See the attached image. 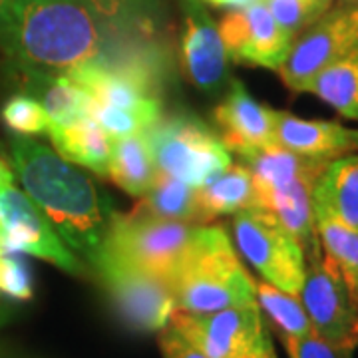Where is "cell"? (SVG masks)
<instances>
[{"mask_svg":"<svg viewBox=\"0 0 358 358\" xmlns=\"http://www.w3.org/2000/svg\"><path fill=\"white\" fill-rule=\"evenodd\" d=\"M10 148L26 195L62 241L94 265L115 217L110 195L84 169L38 141L14 136Z\"/></svg>","mask_w":358,"mask_h":358,"instance_id":"6da1fadb","label":"cell"},{"mask_svg":"<svg viewBox=\"0 0 358 358\" xmlns=\"http://www.w3.org/2000/svg\"><path fill=\"white\" fill-rule=\"evenodd\" d=\"M2 46L26 72L62 76L98 62L106 34L84 0H14Z\"/></svg>","mask_w":358,"mask_h":358,"instance_id":"7a4b0ae2","label":"cell"},{"mask_svg":"<svg viewBox=\"0 0 358 358\" xmlns=\"http://www.w3.org/2000/svg\"><path fill=\"white\" fill-rule=\"evenodd\" d=\"M171 289L178 310L192 315L257 303L255 281L221 225H197Z\"/></svg>","mask_w":358,"mask_h":358,"instance_id":"3957f363","label":"cell"},{"mask_svg":"<svg viewBox=\"0 0 358 358\" xmlns=\"http://www.w3.org/2000/svg\"><path fill=\"white\" fill-rule=\"evenodd\" d=\"M241 159L253 176L255 207L279 219L307 255L319 243L313 189L329 162L294 154L281 143H271Z\"/></svg>","mask_w":358,"mask_h":358,"instance_id":"277c9868","label":"cell"},{"mask_svg":"<svg viewBox=\"0 0 358 358\" xmlns=\"http://www.w3.org/2000/svg\"><path fill=\"white\" fill-rule=\"evenodd\" d=\"M148 134L157 167L192 187L211 183L231 166L227 145L195 115L162 117Z\"/></svg>","mask_w":358,"mask_h":358,"instance_id":"5b68a950","label":"cell"},{"mask_svg":"<svg viewBox=\"0 0 358 358\" xmlns=\"http://www.w3.org/2000/svg\"><path fill=\"white\" fill-rule=\"evenodd\" d=\"M197 225L171 219L115 213L102 251L171 282Z\"/></svg>","mask_w":358,"mask_h":358,"instance_id":"8992f818","label":"cell"},{"mask_svg":"<svg viewBox=\"0 0 358 358\" xmlns=\"http://www.w3.org/2000/svg\"><path fill=\"white\" fill-rule=\"evenodd\" d=\"M233 237L241 255L265 282L291 294L301 293L307 273L305 249L273 213L259 207L237 211Z\"/></svg>","mask_w":358,"mask_h":358,"instance_id":"52a82bcc","label":"cell"},{"mask_svg":"<svg viewBox=\"0 0 358 358\" xmlns=\"http://www.w3.org/2000/svg\"><path fill=\"white\" fill-rule=\"evenodd\" d=\"M169 327L207 358H277L259 303L207 315L176 310Z\"/></svg>","mask_w":358,"mask_h":358,"instance_id":"ba28073f","label":"cell"},{"mask_svg":"<svg viewBox=\"0 0 358 358\" xmlns=\"http://www.w3.org/2000/svg\"><path fill=\"white\" fill-rule=\"evenodd\" d=\"M299 299L315 333L334 345L357 348L358 307L341 268L322 251L320 241L307 253V273Z\"/></svg>","mask_w":358,"mask_h":358,"instance_id":"9c48e42d","label":"cell"},{"mask_svg":"<svg viewBox=\"0 0 358 358\" xmlns=\"http://www.w3.org/2000/svg\"><path fill=\"white\" fill-rule=\"evenodd\" d=\"M355 50H358V2H343L294 40L289 58L279 68L282 84L303 94L324 68Z\"/></svg>","mask_w":358,"mask_h":358,"instance_id":"30bf717a","label":"cell"},{"mask_svg":"<svg viewBox=\"0 0 358 358\" xmlns=\"http://www.w3.org/2000/svg\"><path fill=\"white\" fill-rule=\"evenodd\" d=\"M94 267L120 315L138 331H164L178 310L171 282L100 253Z\"/></svg>","mask_w":358,"mask_h":358,"instance_id":"8fae6325","label":"cell"},{"mask_svg":"<svg viewBox=\"0 0 358 358\" xmlns=\"http://www.w3.org/2000/svg\"><path fill=\"white\" fill-rule=\"evenodd\" d=\"M0 251L38 257L72 275L84 273L38 205L14 185L0 193Z\"/></svg>","mask_w":358,"mask_h":358,"instance_id":"7c38bea8","label":"cell"},{"mask_svg":"<svg viewBox=\"0 0 358 358\" xmlns=\"http://www.w3.org/2000/svg\"><path fill=\"white\" fill-rule=\"evenodd\" d=\"M227 56L239 64L277 70L289 58L294 40L277 24L265 2L231 8L217 24Z\"/></svg>","mask_w":358,"mask_h":358,"instance_id":"4fadbf2b","label":"cell"},{"mask_svg":"<svg viewBox=\"0 0 358 358\" xmlns=\"http://www.w3.org/2000/svg\"><path fill=\"white\" fill-rule=\"evenodd\" d=\"M227 50L217 24L199 0H185L181 70L193 88L215 94L227 82Z\"/></svg>","mask_w":358,"mask_h":358,"instance_id":"5bb4252c","label":"cell"},{"mask_svg":"<svg viewBox=\"0 0 358 358\" xmlns=\"http://www.w3.org/2000/svg\"><path fill=\"white\" fill-rule=\"evenodd\" d=\"M277 110L257 102L239 80H231L229 92L221 100L213 117L219 128V138L227 150L239 157L277 143Z\"/></svg>","mask_w":358,"mask_h":358,"instance_id":"9a60e30c","label":"cell"},{"mask_svg":"<svg viewBox=\"0 0 358 358\" xmlns=\"http://www.w3.org/2000/svg\"><path fill=\"white\" fill-rule=\"evenodd\" d=\"M275 138L294 154L322 162L358 152V128H348L341 122L305 120L287 112L277 114Z\"/></svg>","mask_w":358,"mask_h":358,"instance_id":"2e32d148","label":"cell"},{"mask_svg":"<svg viewBox=\"0 0 358 358\" xmlns=\"http://www.w3.org/2000/svg\"><path fill=\"white\" fill-rule=\"evenodd\" d=\"M313 207L358 229V154L329 162L313 189Z\"/></svg>","mask_w":358,"mask_h":358,"instance_id":"e0dca14e","label":"cell"},{"mask_svg":"<svg viewBox=\"0 0 358 358\" xmlns=\"http://www.w3.org/2000/svg\"><path fill=\"white\" fill-rule=\"evenodd\" d=\"M54 152L66 162L80 167H88L98 176H108L114 138L103 131L96 122L86 120L74 126H52L48 128Z\"/></svg>","mask_w":358,"mask_h":358,"instance_id":"ac0fdd59","label":"cell"},{"mask_svg":"<svg viewBox=\"0 0 358 358\" xmlns=\"http://www.w3.org/2000/svg\"><path fill=\"white\" fill-rule=\"evenodd\" d=\"M159 167L155 164L154 148L148 131L114 138L108 178L124 192L141 197L154 183Z\"/></svg>","mask_w":358,"mask_h":358,"instance_id":"d6986e66","label":"cell"},{"mask_svg":"<svg viewBox=\"0 0 358 358\" xmlns=\"http://www.w3.org/2000/svg\"><path fill=\"white\" fill-rule=\"evenodd\" d=\"M197 189L199 187H192L159 169L152 187L141 195L138 205L129 213L201 225Z\"/></svg>","mask_w":358,"mask_h":358,"instance_id":"ffe728a7","label":"cell"},{"mask_svg":"<svg viewBox=\"0 0 358 358\" xmlns=\"http://www.w3.org/2000/svg\"><path fill=\"white\" fill-rule=\"evenodd\" d=\"M201 225L219 217L235 215L249 207H255L253 176L245 164L229 166L217 179L197 189Z\"/></svg>","mask_w":358,"mask_h":358,"instance_id":"44dd1931","label":"cell"},{"mask_svg":"<svg viewBox=\"0 0 358 358\" xmlns=\"http://www.w3.org/2000/svg\"><path fill=\"white\" fill-rule=\"evenodd\" d=\"M32 76V90L40 96L38 102L48 112L52 126H74L80 122L90 120V98L84 90L74 84L68 76H46L34 74Z\"/></svg>","mask_w":358,"mask_h":358,"instance_id":"7402d4cb","label":"cell"},{"mask_svg":"<svg viewBox=\"0 0 358 358\" xmlns=\"http://www.w3.org/2000/svg\"><path fill=\"white\" fill-rule=\"evenodd\" d=\"M315 209V225L320 247L336 263L350 296L358 307V229L346 225L324 209Z\"/></svg>","mask_w":358,"mask_h":358,"instance_id":"603a6c76","label":"cell"},{"mask_svg":"<svg viewBox=\"0 0 358 358\" xmlns=\"http://www.w3.org/2000/svg\"><path fill=\"white\" fill-rule=\"evenodd\" d=\"M348 120L358 122V50L324 68L307 88Z\"/></svg>","mask_w":358,"mask_h":358,"instance_id":"cb8c5ba5","label":"cell"},{"mask_svg":"<svg viewBox=\"0 0 358 358\" xmlns=\"http://www.w3.org/2000/svg\"><path fill=\"white\" fill-rule=\"evenodd\" d=\"M102 24L128 36L152 34L159 14V0H84Z\"/></svg>","mask_w":358,"mask_h":358,"instance_id":"d4e9b609","label":"cell"},{"mask_svg":"<svg viewBox=\"0 0 358 358\" xmlns=\"http://www.w3.org/2000/svg\"><path fill=\"white\" fill-rule=\"evenodd\" d=\"M259 308L275 324L281 336H305L313 333V324L307 317L299 294L281 291L268 282H255Z\"/></svg>","mask_w":358,"mask_h":358,"instance_id":"484cf974","label":"cell"},{"mask_svg":"<svg viewBox=\"0 0 358 358\" xmlns=\"http://www.w3.org/2000/svg\"><path fill=\"white\" fill-rule=\"evenodd\" d=\"M282 30L296 40L308 26L331 10L333 0H263Z\"/></svg>","mask_w":358,"mask_h":358,"instance_id":"4316f807","label":"cell"},{"mask_svg":"<svg viewBox=\"0 0 358 358\" xmlns=\"http://www.w3.org/2000/svg\"><path fill=\"white\" fill-rule=\"evenodd\" d=\"M2 120L6 128L16 136H38V134H48L50 128V117L44 106L38 102V98L32 96H13L2 108Z\"/></svg>","mask_w":358,"mask_h":358,"instance_id":"83f0119b","label":"cell"},{"mask_svg":"<svg viewBox=\"0 0 358 358\" xmlns=\"http://www.w3.org/2000/svg\"><path fill=\"white\" fill-rule=\"evenodd\" d=\"M282 346L289 358H352V348L329 343L319 334L308 333L305 336H281Z\"/></svg>","mask_w":358,"mask_h":358,"instance_id":"f1b7e54d","label":"cell"},{"mask_svg":"<svg viewBox=\"0 0 358 358\" xmlns=\"http://www.w3.org/2000/svg\"><path fill=\"white\" fill-rule=\"evenodd\" d=\"M0 293L20 301L32 296V275L18 253L0 251Z\"/></svg>","mask_w":358,"mask_h":358,"instance_id":"f546056e","label":"cell"},{"mask_svg":"<svg viewBox=\"0 0 358 358\" xmlns=\"http://www.w3.org/2000/svg\"><path fill=\"white\" fill-rule=\"evenodd\" d=\"M159 333V348L164 352V358H207L169 324Z\"/></svg>","mask_w":358,"mask_h":358,"instance_id":"4dcf8cb0","label":"cell"},{"mask_svg":"<svg viewBox=\"0 0 358 358\" xmlns=\"http://www.w3.org/2000/svg\"><path fill=\"white\" fill-rule=\"evenodd\" d=\"M13 6L14 0H0V44L6 38L10 18H13Z\"/></svg>","mask_w":358,"mask_h":358,"instance_id":"1f68e13d","label":"cell"},{"mask_svg":"<svg viewBox=\"0 0 358 358\" xmlns=\"http://www.w3.org/2000/svg\"><path fill=\"white\" fill-rule=\"evenodd\" d=\"M205 2L215 4V6H223V8H247V6L263 2V0H205Z\"/></svg>","mask_w":358,"mask_h":358,"instance_id":"d6a6232c","label":"cell"},{"mask_svg":"<svg viewBox=\"0 0 358 358\" xmlns=\"http://www.w3.org/2000/svg\"><path fill=\"white\" fill-rule=\"evenodd\" d=\"M14 181L13 171H10V167L6 166V162L0 157V193L4 192L6 187H10Z\"/></svg>","mask_w":358,"mask_h":358,"instance_id":"836d02e7","label":"cell"},{"mask_svg":"<svg viewBox=\"0 0 358 358\" xmlns=\"http://www.w3.org/2000/svg\"><path fill=\"white\" fill-rule=\"evenodd\" d=\"M343 2H358V0H343Z\"/></svg>","mask_w":358,"mask_h":358,"instance_id":"e575fe53","label":"cell"},{"mask_svg":"<svg viewBox=\"0 0 358 358\" xmlns=\"http://www.w3.org/2000/svg\"><path fill=\"white\" fill-rule=\"evenodd\" d=\"M0 315H2V308H0Z\"/></svg>","mask_w":358,"mask_h":358,"instance_id":"d590c367","label":"cell"}]
</instances>
